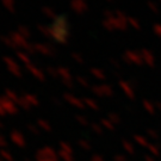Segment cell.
Returning <instances> with one entry per match:
<instances>
[{"label":"cell","instance_id":"6da1fadb","mask_svg":"<svg viewBox=\"0 0 161 161\" xmlns=\"http://www.w3.org/2000/svg\"><path fill=\"white\" fill-rule=\"evenodd\" d=\"M50 28V32H52V38L55 40L56 42L61 43V44H66L68 41L69 31L68 28H64V26H58L56 24L53 23Z\"/></svg>","mask_w":161,"mask_h":161},{"label":"cell","instance_id":"7a4b0ae2","mask_svg":"<svg viewBox=\"0 0 161 161\" xmlns=\"http://www.w3.org/2000/svg\"><path fill=\"white\" fill-rule=\"evenodd\" d=\"M10 37L12 38V41L17 44L18 48H22V49H25L28 53L30 54H34L36 50H35V46L34 44H31L28 42L26 38H24L23 36L20 34H18V32H11L10 34Z\"/></svg>","mask_w":161,"mask_h":161},{"label":"cell","instance_id":"3957f363","mask_svg":"<svg viewBox=\"0 0 161 161\" xmlns=\"http://www.w3.org/2000/svg\"><path fill=\"white\" fill-rule=\"evenodd\" d=\"M35 50L41 53L43 55H49L53 56L55 54V48L52 46H47V44H42V43H35Z\"/></svg>","mask_w":161,"mask_h":161},{"label":"cell","instance_id":"277c9868","mask_svg":"<svg viewBox=\"0 0 161 161\" xmlns=\"http://www.w3.org/2000/svg\"><path fill=\"white\" fill-rule=\"evenodd\" d=\"M4 61H5L6 66H7V68L11 70L12 73L14 75H17V76H20L22 74V72H20V68L18 67V64L14 62V60L12 58H8V56H5L4 58Z\"/></svg>","mask_w":161,"mask_h":161},{"label":"cell","instance_id":"5b68a950","mask_svg":"<svg viewBox=\"0 0 161 161\" xmlns=\"http://www.w3.org/2000/svg\"><path fill=\"white\" fill-rule=\"evenodd\" d=\"M70 6H72V8H73L75 12H78V13H82V12L86 10V4H85L84 0H72Z\"/></svg>","mask_w":161,"mask_h":161},{"label":"cell","instance_id":"8992f818","mask_svg":"<svg viewBox=\"0 0 161 161\" xmlns=\"http://www.w3.org/2000/svg\"><path fill=\"white\" fill-rule=\"evenodd\" d=\"M26 68L29 69L30 72H31V73H32L36 78H38V79H41V80H43V79H44V75H43V73H42V72H41L37 67H35L34 64H26Z\"/></svg>","mask_w":161,"mask_h":161},{"label":"cell","instance_id":"52a82bcc","mask_svg":"<svg viewBox=\"0 0 161 161\" xmlns=\"http://www.w3.org/2000/svg\"><path fill=\"white\" fill-rule=\"evenodd\" d=\"M0 40L3 41V42H4L7 47H10L11 49H18L17 44H16V43L12 41L11 37H7V36H0Z\"/></svg>","mask_w":161,"mask_h":161},{"label":"cell","instance_id":"ba28073f","mask_svg":"<svg viewBox=\"0 0 161 161\" xmlns=\"http://www.w3.org/2000/svg\"><path fill=\"white\" fill-rule=\"evenodd\" d=\"M42 12H43L48 18H50V19H55V18L58 17L52 7H48V6H43V7H42Z\"/></svg>","mask_w":161,"mask_h":161},{"label":"cell","instance_id":"9c48e42d","mask_svg":"<svg viewBox=\"0 0 161 161\" xmlns=\"http://www.w3.org/2000/svg\"><path fill=\"white\" fill-rule=\"evenodd\" d=\"M18 34H20L22 36H23L24 38H30V36H31V32H30V30L26 28V26H24V25H19L18 26Z\"/></svg>","mask_w":161,"mask_h":161},{"label":"cell","instance_id":"30bf717a","mask_svg":"<svg viewBox=\"0 0 161 161\" xmlns=\"http://www.w3.org/2000/svg\"><path fill=\"white\" fill-rule=\"evenodd\" d=\"M37 29L40 30L41 32L46 37H49V38H52V32H50V28H48V26H46V25H42V24H40V25H37Z\"/></svg>","mask_w":161,"mask_h":161},{"label":"cell","instance_id":"8fae6325","mask_svg":"<svg viewBox=\"0 0 161 161\" xmlns=\"http://www.w3.org/2000/svg\"><path fill=\"white\" fill-rule=\"evenodd\" d=\"M1 3L10 12H12V13L14 12V1L13 0H1Z\"/></svg>","mask_w":161,"mask_h":161},{"label":"cell","instance_id":"7c38bea8","mask_svg":"<svg viewBox=\"0 0 161 161\" xmlns=\"http://www.w3.org/2000/svg\"><path fill=\"white\" fill-rule=\"evenodd\" d=\"M17 58L20 60V61H23L25 64H30L31 62H30V58L25 54V53L23 52H17Z\"/></svg>","mask_w":161,"mask_h":161},{"label":"cell","instance_id":"4fadbf2b","mask_svg":"<svg viewBox=\"0 0 161 161\" xmlns=\"http://www.w3.org/2000/svg\"><path fill=\"white\" fill-rule=\"evenodd\" d=\"M58 74L61 75V76H64V79H69V73L67 72V69L64 68V67H61V68L58 69Z\"/></svg>","mask_w":161,"mask_h":161},{"label":"cell","instance_id":"5bb4252c","mask_svg":"<svg viewBox=\"0 0 161 161\" xmlns=\"http://www.w3.org/2000/svg\"><path fill=\"white\" fill-rule=\"evenodd\" d=\"M47 70H48V73H50L53 76H56V74L58 73V72H56L53 67H47Z\"/></svg>","mask_w":161,"mask_h":161},{"label":"cell","instance_id":"9a60e30c","mask_svg":"<svg viewBox=\"0 0 161 161\" xmlns=\"http://www.w3.org/2000/svg\"><path fill=\"white\" fill-rule=\"evenodd\" d=\"M72 58H74V60H76V61H79V62H81V61H82L80 55H78V54H75V53H73V54H72Z\"/></svg>","mask_w":161,"mask_h":161}]
</instances>
